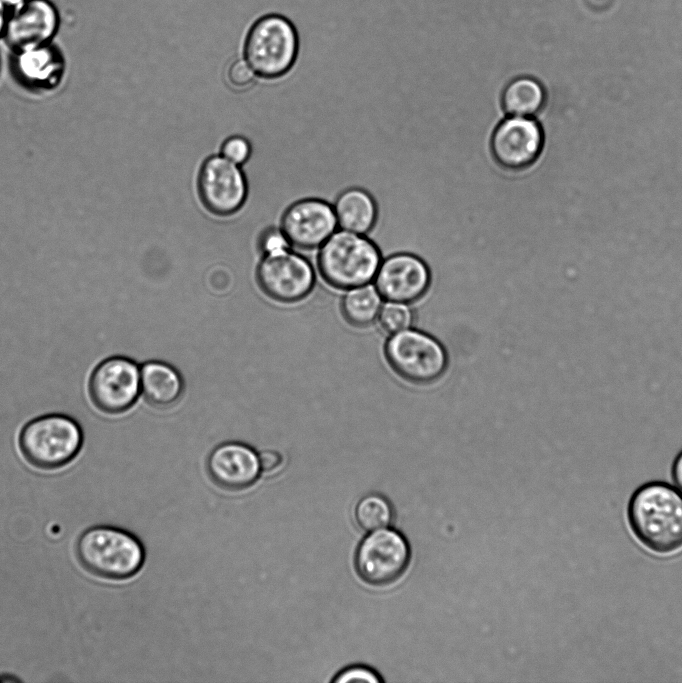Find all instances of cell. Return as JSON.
Returning <instances> with one entry per match:
<instances>
[{"label": "cell", "instance_id": "obj_1", "mask_svg": "<svg viewBox=\"0 0 682 683\" xmlns=\"http://www.w3.org/2000/svg\"><path fill=\"white\" fill-rule=\"evenodd\" d=\"M627 519L651 552L668 555L682 548V493L673 486L651 482L639 487L629 500Z\"/></svg>", "mask_w": 682, "mask_h": 683}, {"label": "cell", "instance_id": "obj_2", "mask_svg": "<svg viewBox=\"0 0 682 683\" xmlns=\"http://www.w3.org/2000/svg\"><path fill=\"white\" fill-rule=\"evenodd\" d=\"M79 565L90 575L122 581L136 575L145 560L144 548L132 533L111 525L84 530L75 542Z\"/></svg>", "mask_w": 682, "mask_h": 683}, {"label": "cell", "instance_id": "obj_3", "mask_svg": "<svg viewBox=\"0 0 682 683\" xmlns=\"http://www.w3.org/2000/svg\"><path fill=\"white\" fill-rule=\"evenodd\" d=\"M382 259L379 248L366 235L341 229L320 246L318 267L328 284L348 290L370 284Z\"/></svg>", "mask_w": 682, "mask_h": 683}, {"label": "cell", "instance_id": "obj_4", "mask_svg": "<svg viewBox=\"0 0 682 683\" xmlns=\"http://www.w3.org/2000/svg\"><path fill=\"white\" fill-rule=\"evenodd\" d=\"M83 445L79 424L63 414L37 417L23 426L18 447L24 460L32 467L52 471L71 463Z\"/></svg>", "mask_w": 682, "mask_h": 683}, {"label": "cell", "instance_id": "obj_5", "mask_svg": "<svg viewBox=\"0 0 682 683\" xmlns=\"http://www.w3.org/2000/svg\"><path fill=\"white\" fill-rule=\"evenodd\" d=\"M298 51L299 38L294 24L282 15L268 14L250 27L243 54L257 76L276 79L293 67Z\"/></svg>", "mask_w": 682, "mask_h": 683}, {"label": "cell", "instance_id": "obj_6", "mask_svg": "<svg viewBox=\"0 0 682 683\" xmlns=\"http://www.w3.org/2000/svg\"><path fill=\"white\" fill-rule=\"evenodd\" d=\"M384 355L399 377L416 385L438 381L449 364L447 351L440 341L411 328L391 334L385 343Z\"/></svg>", "mask_w": 682, "mask_h": 683}, {"label": "cell", "instance_id": "obj_7", "mask_svg": "<svg viewBox=\"0 0 682 683\" xmlns=\"http://www.w3.org/2000/svg\"><path fill=\"white\" fill-rule=\"evenodd\" d=\"M410 547L397 530L381 528L368 534L358 545L354 566L359 578L368 585L386 586L396 582L407 570Z\"/></svg>", "mask_w": 682, "mask_h": 683}, {"label": "cell", "instance_id": "obj_8", "mask_svg": "<svg viewBox=\"0 0 682 683\" xmlns=\"http://www.w3.org/2000/svg\"><path fill=\"white\" fill-rule=\"evenodd\" d=\"M87 388L97 410L108 415L122 414L135 404L141 392L140 368L127 357H109L93 369Z\"/></svg>", "mask_w": 682, "mask_h": 683}, {"label": "cell", "instance_id": "obj_9", "mask_svg": "<svg viewBox=\"0 0 682 683\" xmlns=\"http://www.w3.org/2000/svg\"><path fill=\"white\" fill-rule=\"evenodd\" d=\"M256 278L268 297L282 303L302 300L315 284L310 262L290 248L264 254L257 266Z\"/></svg>", "mask_w": 682, "mask_h": 683}, {"label": "cell", "instance_id": "obj_10", "mask_svg": "<svg viewBox=\"0 0 682 683\" xmlns=\"http://www.w3.org/2000/svg\"><path fill=\"white\" fill-rule=\"evenodd\" d=\"M197 190L203 206L209 212L217 216H229L244 205L248 184L240 165L222 155H211L200 167Z\"/></svg>", "mask_w": 682, "mask_h": 683}, {"label": "cell", "instance_id": "obj_11", "mask_svg": "<svg viewBox=\"0 0 682 683\" xmlns=\"http://www.w3.org/2000/svg\"><path fill=\"white\" fill-rule=\"evenodd\" d=\"M374 280L382 298L410 304L420 300L428 292L432 272L421 257L398 252L382 259Z\"/></svg>", "mask_w": 682, "mask_h": 683}, {"label": "cell", "instance_id": "obj_12", "mask_svg": "<svg viewBox=\"0 0 682 683\" xmlns=\"http://www.w3.org/2000/svg\"><path fill=\"white\" fill-rule=\"evenodd\" d=\"M544 130L535 117L506 116L496 127L492 151L496 160L509 169L532 165L544 146Z\"/></svg>", "mask_w": 682, "mask_h": 683}, {"label": "cell", "instance_id": "obj_13", "mask_svg": "<svg viewBox=\"0 0 682 683\" xmlns=\"http://www.w3.org/2000/svg\"><path fill=\"white\" fill-rule=\"evenodd\" d=\"M337 227L333 205L320 198L295 201L281 217V230L300 249L320 247Z\"/></svg>", "mask_w": 682, "mask_h": 683}, {"label": "cell", "instance_id": "obj_14", "mask_svg": "<svg viewBox=\"0 0 682 683\" xmlns=\"http://www.w3.org/2000/svg\"><path fill=\"white\" fill-rule=\"evenodd\" d=\"M60 17L49 0H28L10 11L3 40L15 52L51 44L58 32Z\"/></svg>", "mask_w": 682, "mask_h": 683}, {"label": "cell", "instance_id": "obj_15", "mask_svg": "<svg viewBox=\"0 0 682 683\" xmlns=\"http://www.w3.org/2000/svg\"><path fill=\"white\" fill-rule=\"evenodd\" d=\"M212 481L226 490H242L253 485L261 473L258 454L240 442H225L214 448L207 459Z\"/></svg>", "mask_w": 682, "mask_h": 683}, {"label": "cell", "instance_id": "obj_16", "mask_svg": "<svg viewBox=\"0 0 682 683\" xmlns=\"http://www.w3.org/2000/svg\"><path fill=\"white\" fill-rule=\"evenodd\" d=\"M140 386L146 402L159 409L175 405L184 389L179 372L162 361H149L142 365Z\"/></svg>", "mask_w": 682, "mask_h": 683}, {"label": "cell", "instance_id": "obj_17", "mask_svg": "<svg viewBox=\"0 0 682 683\" xmlns=\"http://www.w3.org/2000/svg\"><path fill=\"white\" fill-rule=\"evenodd\" d=\"M332 205L337 224L343 230L366 235L375 223L376 204L371 195L361 188L343 190Z\"/></svg>", "mask_w": 682, "mask_h": 683}, {"label": "cell", "instance_id": "obj_18", "mask_svg": "<svg viewBox=\"0 0 682 683\" xmlns=\"http://www.w3.org/2000/svg\"><path fill=\"white\" fill-rule=\"evenodd\" d=\"M546 90L532 76H518L507 83L502 93V105L509 116H537L546 105Z\"/></svg>", "mask_w": 682, "mask_h": 683}, {"label": "cell", "instance_id": "obj_19", "mask_svg": "<svg viewBox=\"0 0 682 683\" xmlns=\"http://www.w3.org/2000/svg\"><path fill=\"white\" fill-rule=\"evenodd\" d=\"M16 54V66L22 77L34 84H53L63 70L62 56L52 44H47Z\"/></svg>", "mask_w": 682, "mask_h": 683}, {"label": "cell", "instance_id": "obj_20", "mask_svg": "<svg viewBox=\"0 0 682 683\" xmlns=\"http://www.w3.org/2000/svg\"><path fill=\"white\" fill-rule=\"evenodd\" d=\"M382 308V296L376 287L366 284L348 289L341 301L345 320L357 328L372 325Z\"/></svg>", "mask_w": 682, "mask_h": 683}, {"label": "cell", "instance_id": "obj_21", "mask_svg": "<svg viewBox=\"0 0 682 683\" xmlns=\"http://www.w3.org/2000/svg\"><path fill=\"white\" fill-rule=\"evenodd\" d=\"M354 516L361 529L374 531L385 528L391 523L393 510L385 497L371 493L359 500Z\"/></svg>", "mask_w": 682, "mask_h": 683}, {"label": "cell", "instance_id": "obj_22", "mask_svg": "<svg viewBox=\"0 0 682 683\" xmlns=\"http://www.w3.org/2000/svg\"><path fill=\"white\" fill-rule=\"evenodd\" d=\"M378 320L385 332L394 334L411 327L414 313L406 303L388 301L382 305Z\"/></svg>", "mask_w": 682, "mask_h": 683}, {"label": "cell", "instance_id": "obj_23", "mask_svg": "<svg viewBox=\"0 0 682 683\" xmlns=\"http://www.w3.org/2000/svg\"><path fill=\"white\" fill-rule=\"evenodd\" d=\"M251 144L243 136H231L227 138L221 147V155L235 164L242 165L251 156Z\"/></svg>", "mask_w": 682, "mask_h": 683}, {"label": "cell", "instance_id": "obj_24", "mask_svg": "<svg viewBox=\"0 0 682 683\" xmlns=\"http://www.w3.org/2000/svg\"><path fill=\"white\" fill-rule=\"evenodd\" d=\"M258 244L263 255L289 249L291 245L281 228L276 227L265 229L259 237Z\"/></svg>", "mask_w": 682, "mask_h": 683}, {"label": "cell", "instance_id": "obj_25", "mask_svg": "<svg viewBox=\"0 0 682 683\" xmlns=\"http://www.w3.org/2000/svg\"><path fill=\"white\" fill-rule=\"evenodd\" d=\"M255 72L244 59H237L229 66L227 78L229 83L238 89L246 88L253 83Z\"/></svg>", "mask_w": 682, "mask_h": 683}, {"label": "cell", "instance_id": "obj_26", "mask_svg": "<svg viewBox=\"0 0 682 683\" xmlns=\"http://www.w3.org/2000/svg\"><path fill=\"white\" fill-rule=\"evenodd\" d=\"M336 683L368 682L379 683L381 678L372 669L365 666H352L342 670L333 679Z\"/></svg>", "mask_w": 682, "mask_h": 683}, {"label": "cell", "instance_id": "obj_27", "mask_svg": "<svg viewBox=\"0 0 682 683\" xmlns=\"http://www.w3.org/2000/svg\"><path fill=\"white\" fill-rule=\"evenodd\" d=\"M261 471L265 473H273L277 471L282 465L283 458L280 453L275 450H264L258 454Z\"/></svg>", "mask_w": 682, "mask_h": 683}, {"label": "cell", "instance_id": "obj_28", "mask_svg": "<svg viewBox=\"0 0 682 683\" xmlns=\"http://www.w3.org/2000/svg\"><path fill=\"white\" fill-rule=\"evenodd\" d=\"M672 477L676 487L682 493V452H680L674 460Z\"/></svg>", "mask_w": 682, "mask_h": 683}, {"label": "cell", "instance_id": "obj_29", "mask_svg": "<svg viewBox=\"0 0 682 683\" xmlns=\"http://www.w3.org/2000/svg\"><path fill=\"white\" fill-rule=\"evenodd\" d=\"M27 1L28 0H0L1 4L7 9L8 12L19 8Z\"/></svg>", "mask_w": 682, "mask_h": 683}, {"label": "cell", "instance_id": "obj_30", "mask_svg": "<svg viewBox=\"0 0 682 683\" xmlns=\"http://www.w3.org/2000/svg\"><path fill=\"white\" fill-rule=\"evenodd\" d=\"M9 12L0 2V39L3 38Z\"/></svg>", "mask_w": 682, "mask_h": 683}]
</instances>
